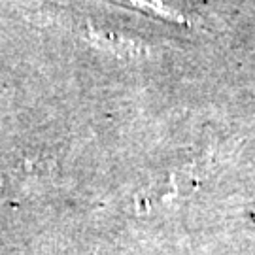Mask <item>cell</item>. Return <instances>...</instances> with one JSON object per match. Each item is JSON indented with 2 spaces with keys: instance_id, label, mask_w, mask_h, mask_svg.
<instances>
[{
  "instance_id": "6da1fadb",
  "label": "cell",
  "mask_w": 255,
  "mask_h": 255,
  "mask_svg": "<svg viewBox=\"0 0 255 255\" xmlns=\"http://www.w3.org/2000/svg\"><path fill=\"white\" fill-rule=\"evenodd\" d=\"M112 2H118V4L128 6V8L138 9V11H144V13L153 15V17L170 21V23H180V25L185 23V15L182 11L172 8L164 0H112Z\"/></svg>"
}]
</instances>
